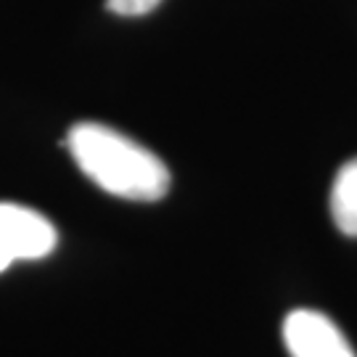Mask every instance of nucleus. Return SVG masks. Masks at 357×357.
Instances as JSON below:
<instances>
[{
  "label": "nucleus",
  "mask_w": 357,
  "mask_h": 357,
  "mask_svg": "<svg viewBox=\"0 0 357 357\" xmlns=\"http://www.w3.org/2000/svg\"><path fill=\"white\" fill-rule=\"evenodd\" d=\"M59 233L48 217L19 204H0V273L22 259H43L56 249Z\"/></svg>",
  "instance_id": "f03ea898"
},
{
  "label": "nucleus",
  "mask_w": 357,
  "mask_h": 357,
  "mask_svg": "<svg viewBox=\"0 0 357 357\" xmlns=\"http://www.w3.org/2000/svg\"><path fill=\"white\" fill-rule=\"evenodd\" d=\"M283 344L291 357H357L331 318L315 310H294L283 320Z\"/></svg>",
  "instance_id": "7ed1b4c3"
},
{
  "label": "nucleus",
  "mask_w": 357,
  "mask_h": 357,
  "mask_svg": "<svg viewBox=\"0 0 357 357\" xmlns=\"http://www.w3.org/2000/svg\"><path fill=\"white\" fill-rule=\"evenodd\" d=\"M66 149L77 167L112 196L128 202H159L169 191V169L165 162L106 125H75L66 135Z\"/></svg>",
  "instance_id": "f257e3e1"
},
{
  "label": "nucleus",
  "mask_w": 357,
  "mask_h": 357,
  "mask_svg": "<svg viewBox=\"0 0 357 357\" xmlns=\"http://www.w3.org/2000/svg\"><path fill=\"white\" fill-rule=\"evenodd\" d=\"M162 0H106V8L116 16H146L151 13Z\"/></svg>",
  "instance_id": "39448f33"
},
{
  "label": "nucleus",
  "mask_w": 357,
  "mask_h": 357,
  "mask_svg": "<svg viewBox=\"0 0 357 357\" xmlns=\"http://www.w3.org/2000/svg\"><path fill=\"white\" fill-rule=\"evenodd\" d=\"M331 217L344 236L357 238V159H349L333 180Z\"/></svg>",
  "instance_id": "20e7f679"
}]
</instances>
